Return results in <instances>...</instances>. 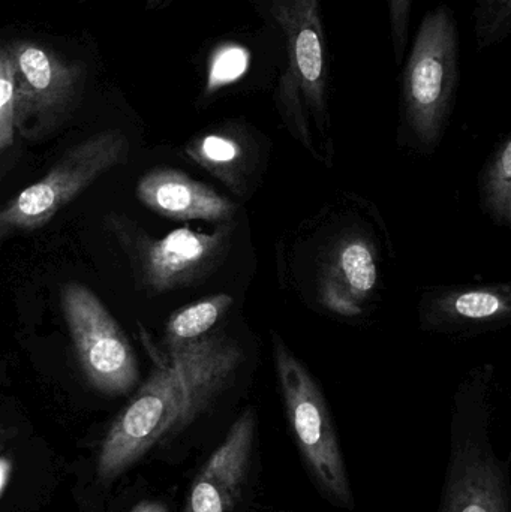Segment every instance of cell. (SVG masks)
Wrapping results in <instances>:
<instances>
[{
	"label": "cell",
	"instance_id": "22",
	"mask_svg": "<svg viewBox=\"0 0 511 512\" xmlns=\"http://www.w3.org/2000/svg\"><path fill=\"white\" fill-rule=\"evenodd\" d=\"M12 475V463L8 457L0 456V498L5 493L6 486H8L9 480Z\"/></svg>",
	"mask_w": 511,
	"mask_h": 512
},
{
	"label": "cell",
	"instance_id": "8",
	"mask_svg": "<svg viewBox=\"0 0 511 512\" xmlns=\"http://www.w3.org/2000/svg\"><path fill=\"white\" fill-rule=\"evenodd\" d=\"M233 227L225 222L213 233L179 228L161 239L144 237L137 245V264L144 286L155 294L206 279L231 248Z\"/></svg>",
	"mask_w": 511,
	"mask_h": 512
},
{
	"label": "cell",
	"instance_id": "13",
	"mask_svg": "<svg viewBox=\"0 0 511 512\" xmlns=\"http://www.w3.org/2000/svg\"><path fill=\"white\" fill-rule=\"evenodd\" d=\"M348 294L362 303L374 292L378 282L374 251L365 239L350 237L336 248L332 267L327 268Z\"/></svg>",
	"mask_w": 511,
	"mask_h": 512
},
{
	"label": "cell",
	"instance_id": "18",
	"mask_svg": "<svg viewBox=\"0 0 511 512\" xmlns=\"http://www.w3.org/2000/svg\"><path fill=\"white\" fill-rule=\"evenodd\" d=\"M249 68V51L239 45H224L216 48L210 57L207 71L206 93L213 95L218 90L239 81Z\"/></svg>",
	"mask_w": 511,
	"mask_h": 512
},
{
	"label": "cell",
	"instance_id": "5",
	"mask_svg": "<svg viewBox=\"0 0 511 512\" xmlns=\"http://www.w3.org/2000/svg\"><path fill=\"white\" fill-rule=\"evenodd\" d=\"M129 143L120 131H104L69 149L41 180L0 209V245L8 237L44 227L99 177L122 164Z\"/></svg>",
	"mask_w": 511,
	"mask_h": 512
},
{
	"label": "cell",
	"instance_id": "21",
	"mask_svg": "<svg viewBox=\"0 0 511 512\" xmlns=\"http://www.w3.org/2000/svg\"><path fill=\"white\" fill-rule=\"evenodd\" d=\"M320 297L324 306L332 310L333 313L339 316H347V318H354V316L362 315V307L360 304L348 294L347 289L332 276V274L324 273L320 285Z\"/></svg>",
	"mask_w": 511,
	"mask_h": 512
},
{
	"label": "cell",
	"instance_id": "6",
	"mask_svg": "<svg viewBox=\"0 0 511 512\" xmlns=\"http://www.w3.org/2000/svg\"><path fill=\"white\" fill-rule=\"evenodd\" d=\"M62 310L87 382L108 396L131 393L140 378L137 355L107 307L86 286L69 283Z\"/></svg>",
	"mask_w": 511,
	"mask_h": 512
},
{
	"label": "cell",
	"instance_id": "7",
	"mask_svg": "<svg viewBox=\"0 0 511 512\" xmlns=\"http://www.w3.org/2000/svg\"><path fill=\"white\" fill-rule=\"evenodd\" d=\"M5 47L14 65L15 129L26 134L50 128L74 105L83 68L38 42L20 39Z\"/></svg>",
	"mask_w": 511,
	"mask_h": 512
},
{
	"label": "cell",
	"instance_id": "11",
	"mask_svg": "<svg viewBox=\"0 0 511 512\" xmlns=\"http://www.w3.org/2000/svg\"><path fill=\"white\" fill-rule=\"evenodd\" d=\"M137 197L147 209L174 221L230 222L237 212L230 200L173 168L144 174Z\"/></svg>",
	"mask_w": 511,
	"mask_h": 512
},
{
	"label": "cell",
	"instance_id": "10",
	"mask_svg": "<svg viewBox=\"0 0 511 512\" xmlns=\"http://www.w3.org/2000/svg\"><path fill=\"white\" fill-rule=\"evenodd\" d=\"M257 418L246 409L195 478L185 512H233L254 466Z\"/></svg>",
	"mask_w": 511,
	"mask_h": 512
},
{
	"label": "cell",
	"instance_id": "2",
	"mask_svg": "<svg viewBox=\"0 0 511 512\" xmlns=\"http://www.w3.org/2000/svg\"><path fill=\"white\" fill-rule=\"evenodd\" d=\"M270 35L278 39L276 105L288 128L308 144L311 123L329 125L332 59L321 0H252Z\"/></svg>",
	"mask_w": 511,
	"mask_h": 512
},
{
	"label": "cell",
	"instance_id": "17",
	"mask_svg": "<svg viewBox=\"0 0 511 512\" xmlns=\"http://www.w3.org/2000/svg\"><path fill=\"white\" fill-rule=\"evenodd\" d=\"M511 33V0H477L474 38L480 51L506 41Z\"/></svg>",
	"mask_w": 511,
	"mask_h": 512
},
{
	"label": "cell",
	"instance_id": "20",
	"mask_svg": "<svg viewBox=\"0 0 511 512\" xmlns=\"http://www.w3.org/2000/svg\"><path fill=\"white\" fill-rule=\"evenodd\" d=\"M414 0H387L389 8L390 39L395 62L401 65L410 41L411 11Z\"/></svg>",
	"mask_w": 511,
	"mask_h": 512
},
{
	"label": "cell",
	"instance_id": "15",
	"mask_svg": "<svg viewBox=\"0 0 511 512\" xmlns=\"http://www.w3.org/2000/svg\"><path fill=\"white\" fill-rule=\"evenodd\" d=\"M438 309L456 321H491L510 315V297L501 289L477 288L452 292L438 301Z\"/></svg>",
	"mask_w": 511,
	"mask_h": 512
},
{
	"label": "cell",
	"instance_id": "14",
	"mask_svg": "<svg viewBox=\"0 0 511 512\" xmlns=\"http://www.w3.org/2000/svg\"><path fill=\"white\" fill-rule=\"evenodd\" d=\"M233 306V297L216 294L174 312L165 325V345L192 342L210 333Z\"/></svg>",
	"mask_w": 511,
	"mask_h": 512
},
{
	"label": "cell",
	"instance_id": "1",
	"mask_svg": "<svg viewBox=\"0 0 511 512\" xmlns=\"http://www.w3.org/2000/svg\"><path fill=\"white\" fill-rule=\"evenodd\" d=\"M243 363L239 343L224 333L165 345L155 367L108 430L96 474L111 483L156 445L194 423L231 384Z\"/></svg>",
	"mask_w": 511,
	"mask_h": 512
},
{
	"label": "cell",
	"instance_id": "4",
	"mask_svg": "<svg viewBox=\"0 0 511 512\" xmlns=\"http://www.w3.org/2000/svg\"><path fill=\"white\" fill-rule=\"evenodd\" d=\"M273 354L288 421L315 486L330 504L342 510H353L347 466L320 387L302 361L275 333Z\"/></svg>",
	"mask_w": 511,
	"mask_h": 512
},
{
	"label": "cell",
	"instance_id": "23",
	"mask_svg": "<svg viewBox=\"0 0 511 512\" xmlns=\"http://www.w3.org/2000/svg\"><path fill=\"white\" fill-rule=\"evenodd\" d=\"M131 512H168L165 505L159 504L155 501H143L135 505L134 510Z\"/></svg>",
	"mask_w": 511,
	"mask_h": 512
},
{
	"label": "cell",
	"instance_id": "9",
	"mask_svg": "<svg viewBox=\"0 0 511 512\" xmlns=\"http://www.w3.org/2000/svg\"><path fill=\"white\" fill-rule=\"evenodd\" d=\"M509 496L507 466L488 435L456 430L438 512H510Z\"/></svg>",
	"mask_w": 511,
	"mask_h": 512
},
{
	"label": "cell",
	"instance_id": "12",
	"mask_svg": "<svg viewBox=\"0 0 511 512\" xmlns=\"http://www.w3.org/2000/svg\"><path fill=\"white\" fill-rule=\"evenodd\" d=\"M186 155L198 165L239 191L240 176L246 165V147L231 129L207 132L186 146Z\"/></svg>",
	"mask_w": 511,
	"mask_h": 512
},
{
	"label": "cell",
	"instance_id": "3",
	"mask_svg": "<svg viewBox=\"0 0 511 512\" xmlns=\"http://www.w3.org/2000/svg\"><path fill=\"white\" fill-rule=\"evenodd\" d=\"M402 63V117L417 141L434 146L452 113L459 83V30L449 6H437L423 17Z\"/></svg>",
	"mask_w": 511,
	"mask_h": 512
},
{
	"label": "cell",
	"instance_id": "16",
	"mask_svg": "<svg viewBox=\"0 0 511 512\" xmlns=\"http://www.w3.org/2000/svg\"><path fill=\"white\" fill-rule=\"evenodd\" d=\"M483 200L486 209L501 225L511 221V138L495 150L483 174Z\"/></svg>",
	"mask_w": 511,
	"mask_h": 512
},
{
	"label": "cell",
	"instance_id": "19",
	"mask_svg": "<svg viewBox=\"0 0 511 512\" xmlns=\"http://www.w3.org/2000/svg\"><path fill=\"white\" fill-rule=\"evenodd\" d=\"M15 78L14 65L5 45H0V150L14 143Z\"/></svg>",
	"mask_w": 511,
	"mask_h": 512
}]
</instances>
